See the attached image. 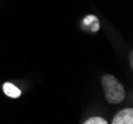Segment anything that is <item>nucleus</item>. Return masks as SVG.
<instances>
[{"label":"nucleus","instance_id":"f257e3e1","mask_svg":"<svg viewBox=\"0 0 133 124\" xmlns=\"http://www.w3.org/2000/svg\"><path fill=\"white\" fill-rule=\"evenodd\" d=\"M101 85L105 94V98L110 104H119L125 98V89L119 80L111 75L105 74L101 79Z\"/></svg>","mask_w":133,"mask_h":124},{"label":"nucleus","instance_id":"f03ea898","mask_svg":"<svg viewBox=\"0 0 133 124\" xmlns=\"http://www.w3.org/2000/svg\"><path fill=\"white\" fill-rule=\"evenodd\" d=\"M112 124H132L133 123V109L125 108L117 112L112 119Z\"/></svg>","mask_w":133,"mask_h":124},{"label":"nucleus","instance_id":"7ed1b4c3","mask_svg":"<svg viewBox=\"0 0 133 124\" xmlns=\"http://www.w3.org/2000/svg\"><path fill=\"white\" fill-rule=\"evenodd\" d=\"M83 27H88V30L90 32H97L99 30V22L96 16L94 15H89L83 19Z\"/></svg>","mask_w":133,"mask_h":124},{"label":"nucleus","instance_id":"20e7f679","mask_svg":"<svg viewBox=\"0 0 133 124\" xmlns=\"http://www.w3.org/2000/svg\"><path fill=\"white\" fill-rule=\"evenodd\" d=\"M2 88H3V92L8 97H11V98H18L22 94L21 90L11 82H4Z\"/></svg>","mask_w":133,"mask_h":124},{"label":"nucleus","instance_id":"39448f33","mask_svg":"<svg viewBox=\"0 0 133 124\" xmlns=\"http://www.w3.org/2000/svg\"><path fill=\"white\" fill-rule=\"evenodd\" d=\"M84 124H107V121H106L104 118L102 117H99V116H92L89 118L87 121L83 122Z\"/></svg>","mask_w":133,"mask_h":124},{"label":"nucleus","instance_id":"423d86ee","mask_svg":"<svg viewBox=\"0 0 133 124\" xmlns=\"http://www.w3.org/2000/svg\"><path fill=\"white\" fill-rule=\"evenodd\" d=\"M130 62H131V66H132V53H130Z\"/></svg>","mask_w":133,"mask_h":124}]
</instances>
